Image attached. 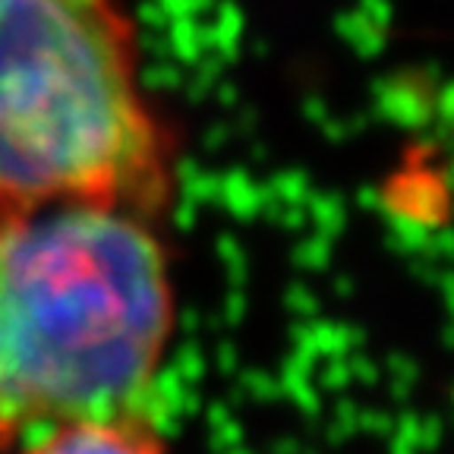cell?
I'll return each mask as SVG.
<instances>
[{
  "mask_svg": "<svg viewBox=\"0 0 454 454\" xmlns=\"http://www.w3.org/2000/svg\"><path fill=\"white\" fill-rule=\"evenodd\" d=\"M155 215L0 208V451L57 423L145 413L177 325Z\"/></svg>",
  "mask_w": 454,
  "mask_h": 454,
  "instance_id": "6da1fadb",
  "label": "cell"
},
{
  "mask_svg": "<svg viewBox=\"0 0 454 454\" xmlns=\"http://www.w3.org/2000/svg\"><path fill=\"white\" fill-rule=\"evenodd\" d=\"M177 164L127 0H0V208L158 215Z\"/></svg>",
  "mask_w": 454,
  "mask_h": 454,
  "instance_id": "7a4b0ae2",
  "label": "cell"
},
{
  "mask_svg": "<svg viewBox=\"0 0 454 454\" xmlns=\"http://www.w3.org/2000/svg\"><path fill=\"white\" fill-rule=\"evenodd\" d=\"M22 454H168L145 413H107L57 423L32 435Z\"/></svg>",
  "mask_w": 454,
  "mask_h": 454,
  "instance_id": "3957f363",
  "label": "cell"
}]
</instances>
